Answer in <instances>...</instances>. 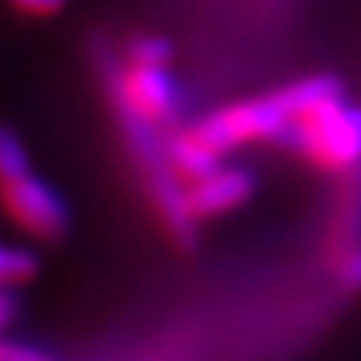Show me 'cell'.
<instances>
[{"label":"cell","instance_id":"1","mask_svg":"<svg viewBox=\"0 0 361 361\" xmlns=\"http://www.w3.org/2000/svg\"><path fill=\"white\" fill-rule=\"evenodd\" d=\"M286 142L319 169H353L361 160V111L331 94L292 121Z\"/></svg>","mask_w":361,"mask_h":361},{"label":"cell","instance_id":"2","mask_svg":"<svg viewBox=\"0 0 361 361\" xmlns=\"http://www.w3.org/2000/svg\"><path fill=\"white\" fill-rule=\"evenodd\" d=\"M289 127H292V118L280 94H268L262 99L235 103L229 109H223L217 115L199 121L196 127H190V133L202 145H208L214 154L223 157L226 151L247 145V142H262V139L286 142Z\"/></svg>","mask_w":361,"mask_h":361},{"label":"cell","instance_id":"3","mask_svg":"<svg viewBox=\"0 0 361 361\" xmlns=\"http://www.w3.org/2000/svg\"><path fill=\"white\" fill-rule=\"evenodd\" d=\"M0 205L18 229H25L39 241H61L70 232V214H66L61 196L33 175L0 187Z\"/></svg>","mask_w":361,"mask_h":361},{"label":"cell","instance_id":"4","mask_svg":"<svg viewBox=\"0 0 361 361\" xmlns=\"http://www.w3.org/2000/svg\"><path fill=\"white\" fill-rule=\"evenodd\" d=\"M115 99H118V109L154 123V127L169 123L178 109L175 85H172V78H169L166 66L130 63L127 70L118 73V78H115Z\"/></svg>","mask_w":361,"mask_h":361},{"label":"cell","instance_id":"5","mask_svg":"<svg viewBox=\"0 0 361 361\" xmlns=\"http://www.w3.org/2000/svg\"><path fill=\"white\" fill-rule=\"evenodd\" d=\"M253 196V175L238 166H220L205 178L190 180L184 202L193 220L220 217L226 211H235Z\"/></svg>","mask_w":361,"mask_h":361},{"label":"cell","instance_id":"6","mask_svg":"<svg viewBox=\"0 0 361 361\" xmlns=\"http://www.w3.org/2000/svg\"><path fill=\"white\" fill-rule=\"evenodd\" d=\"M166 154H169V163H172L175 175L178 178H187V180H199L205 178L214 169H220V154H214L208 145H202L199 139L190 130L178 133L172 142L166 145Z\"/></svg>","mask_w":361,"mask_h":361},{"label":"cell","instance_id":"7","mask_svg":"<svg viewBox=\"0 0 361 361\" xmlns=\"http://www.w3.org/2000/svg\"><path fill=\"white\" fill-rule=\"evenodd\" d=\"M30 175L27 169V154L21 148L18 135L13 130L0 127V187L13 184V180Z\"/></svg>","mask_w":361,"mask_h":361},{"label":"cell","instance_id":"8","mask_svg":"<svg viewBox=\"0 0 361 361\" xmlns=\"http://www.w3.org/2000/svg\"><path fill=\"white\" fill-rule=\"evenodd\" d=\"M127 58L139 66H166L172 58V45L160 37H135L127 45Z\"/></svg>","mask_w":361,"mask_h":361},{"label":"cell","instance_id":"9","mask_svg":"<svg viewBox=\"0 0 361 361\" xmlns=\"http://www.w3.org/2000/svg\"><path fill=\"white\" fill-rule=\"evenodd\" d=\"M0 361H54L49 353L27 343H6L0 341Z\"/></svg>","mask_w":361,"mask_h":361},{"label":"cell","instance_id":"10","mask_svg":"<svg viewBox=\"0 0 361 361\" xmlns=\"http://www.w3.org/2000/svg\"><path fill=\"white\" fill-rule=\"evenodd\" d=\"M18 13H25V16H37V18H45V16H54V13H61L66 0H9Z\"/></svg>","mask_w":361,"mask_h":361},{"label":"cell","instance_id":"11","mask_svg":"<svg viewBox=\"0 0 361 361\" xmlns=\"http://www.w3.org/2000/svg\"><path fill=\"white\" fill-rule=\"evenodd\" d=\"M343 280H346L349 286L361 289V250L349 253V256L343 259Z\"/></svg>","mask_w":361,"mask_h":361},{"label":"cell","instance_id":"12","mask_svg":"<svg viewBox=\"0 0 361 361\" xmlns=\"http://www.w3.org/2000/svg\"><path fill=\"white\" fill-rule=\"evenodd\" d=\"M13 313H16V295L9 292V286H0V329H6Z\"/></svg>","mask_w":361,"mask_h":361},{"label":"cell","instance_id":"13","mask_svg":"<svg viewBox=\"0 0 361 361\" xmlns=\"http://www.w3.org/2000/svg\"><path fill=\"white\" fill-rule=\"evenodd\" d=\"M9 250L13 247L0 244V286H9Z\"/></svg>","mask_w":361,"mask_h":361}]
</instances>
